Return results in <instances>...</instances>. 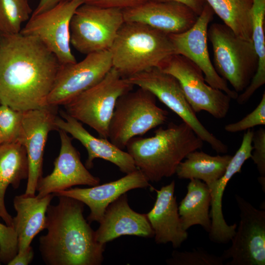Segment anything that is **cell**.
I'll use <instances>...</instances> for the list:
<instances>
[{"mask_svg":"<svg viewBox=\"0 0 265 265\" xmlns=\"http://www.w3.org/2000/svg\"><path fill=\"white\" fill-rule=\"evenodd\" d=\"M212 47L214 67L237 93L250 83L258 66L253 42L237 35L225 24L213 23L208 30Z\"/></svg>","mask_w":265,"mask_h":265,"instance_id":"6","label":"cell"},{"mask_svg":"<svg viewBox=\"0 0 265 265\" xmlns=\"http://www.w3.org/2000/svg\"><path fill=\"white\" fill-rule=\"evenodd\" d=\"M265 125V93L257 106L250 113L240 120L226 125L225 130L229 132H237L252 128Z\"/></svg>","mask_w":265,"mask_h":265,"instance_id":"32","label":"cell"},{"mask_svg":"<svg viewBox=\"0 0 265 265\" xmlns=\"http://www.w3.org/2000/svg\"><path fill=\"white\" fill-rule=\"evenodd\" d=\"M18 251L17 236L12 226L0 223V261L8 263Z\"/></svg>","mask_w":265,"mask_h":265,"instance_id":"33","label":"cell"},{"mask_svg":"<svg viewBox=\"0 0 265 265\" xmlns=\"http://www.w3.org/2000/svg\"><path fill=\"white\" fill-rule=\"evenodd\" d=\"M53 197V194L41 198L23 194L14 198L16 215L13 218L12 227L17 236V253L30 248L34 238L45 229L47 210Z\"/></svg>","mask_w":265,"mask_h":265,"instance_id":"23","label":"cell"},{"mask_svg":"<svg viewBox=\"0 0 265 265\" xmlns=\"http://www.w3.org/2000/svg\"><path fill=\"white\" fill-rule=\"evenodd\" d=\"M134 86L112 68L98 83L65 105L66 112L108 139V128L118 99Z\"/></svg>","mask_w":265,"mask_h":265,"instance_id":"7","label":"cell"},{"mask_svg":"<svg viewBox=\"0 0 265 265\" xmlns=\"http://www.w3.org/2000/svg\"><path fill=\"white\" fill-rule=\"evenodd\" d=\"M203 145V141L183 122H171L166 128L160 127L151 137H133L126 148L148 181L158 182L175 174L186 156Z\"/></svg>","mask_w":265,"mask_h":265,"instance_id":"3","label":"cell"},{"mask_svg":"<svg viewBox=\"0 0 265 265\" xmlns=\"http://www.w3.org/2000/svg\"><path fill=\"white\" fill-rule=\"evenodd\" d=\"M158 2L174 1L183 3L191 9L198 16L202 12L206 3L205 0H150Z\"/></svg>","mask_w":265,"mask_h":265,"instance_id":"36","label":"cell"},{"mask_svg":"<svg viewBox=\"0 0 265 265\" xmlns=\"http://www.w3.org/2000/svg\"><path fill=\"white\" fill-rule=\"evenodd\" d=\"M214 13L206 2L196 23L190 28L169 36L175 54L183 55L195 64L202 70L206 82L211 86L223 91L231 99H236L238 93L229 87L227 81L216 72L210 57L208 30Z\"/></svg>","mask_w":265,"mask_h":265,"instance_id":"14","label":"cell"},{"mask_svg":"<svg viewBox=\"0 0 265 265\" xmlns=\"http://www.w3.org/2000/svg\"><path fill=\"white\" fill-rule=\"evenodd\" d=\"M112 68L109 50L88 54L78 62L61 64L47 106H64L100 82Z\"/></svg>","mask_w":265,"mask_h":265,"instance_id":"11","label":"cell"},{"mask_svg":"<svg viewBox=\"0 0 265 265\" xmlns=\"http://www.w3.org/2000/svg\"><path fill=\"white\" fill-rule=\"evenodd\" d=\"M149 182L143 173L137 169L109 183L98 184L89 188H70L53 193V195L54 196H68L82 202L90 210L87 218L89 223L99 222L110 204L130 190L150 186Z\"/></svg>","mask_w":265,"mask_h":265,"instance_id":"18","label":"cell"},{"mask_svg":"<svg viewBox=\"0 0 265 265\" xmlns=\"http://www.w3.org/2000/svg\"><path fill=\"white\" fill-rule=\"evenodd\" d=\"M175 186L173 181L159 190L155 189V203L146 215L154 231L156 242H170L173 248H177L187 239L188 234L182 227L174 195Z\"/></svg>","mask_w":265,"mask_h":265,"instance_id":"22","label":"cell"},{"mask_svg":"<svg viewBox=\"0 0 265 265\" xmlns=\"http://www.w3.org/2000/svg\"><path fill=\"white\" fill-rule=\"evenodd\" d=\"M99 223L100 226L95 231V236L96 240L102 244L122 236H154L146 214L138 213L131 209L126 193L108 205Z\"/></svg>","mask_w":265,"mask_h":265,"instance_id":"21","label":"cell"},{"mask_svg":"<svg viewBox=\"0 0 265 265\" xmlns=\"http://www.w3.org/2000/svg\"><path fill=\"white\" fill-rule=\"evenodd\" d=\"M156 96L139 87L117 100L108 128V138L123 150L133 137L166 122L168 112L157 105Z\"/></svg>","mask_w":265,"mask_h":265,"instance_id":"5","label":"cell"},{"mask_svg":"<svg viewBox=\"0 0 265 265\" xmlns=\"http://www.w3.org/2000/svg\"><path fill=\"white\" fill-rule=\"evenodd\" d=\"M60 65L37 37L0 34V105L21 111L47 106Z\"/></svg>","mask_w":265,"mask_h":265,"instance_id":"1","label":"cell"},{"mask_svg":"<svg viewBox=\"0 0 265 265\" xmlns=\"http://www.w3.org/2000/svg\"><path fill=\"white\" fill-rule=\"evenodd\" d=\"M109 51L112 67L124 78L158 67L175 54L169 34L136 22H124Z\"/></svg>","mask_w":265,"mask_h":265,"instance_id":"4","label":"cell"},{"mask_svg":"<svg viewBox=\"0 0 265 265\" xmlns=\"http://www.w3.org/2000/svg\"><path fill=\"white\" fill-rule=\"evenodd\" d=\"M2 143V139H1V135H0V145Z\"/></svg>","mask_w":265,"mask_h":265,"instance_id":"39","label":"cell"},{"mask_svg":"<svg viewBox=\"0 0 265 265\" xmlns=\"http://www.w3.org/2000/svg\"><path fill=\"white\" fill-rule=\"evenodd\" d=\"M28 163L26 149L20 142L0 145V217L12 227L13 217L6 210L4 196L7 187L19 188L21 181L27 179Z\"/></svg>","mask_w":265,"mask_h":265,"instance_id":"24","label":"cell"},{"mask_svg":"<svg viewBox=\"0 0 265 265\" xmlns=\"http://www.w3.org/2000/svg\"><path fill=\"white\" fill-rule=\"evenodd\" d=\"M124 22L122 9L83 3L70 22V43L86 55L109 50Z\"/></svg>","mask_w":265,"mask_h":265,"instance_id":"8","label":"cell"},{"mask_svg":"<svg viewBox=\"0 0 265 265\" xmlns=\"http://www.w3.org/2000/svg\"><path fill=\"white\" fill-rule=\"evenodd\" d=\"M133 86L147 90L188 125L203 141L218 153H226L227 146L209 132L198 119L178 80L154 67L126 78Z\"/></svg>","mask_w":265,"mask_h":265,"instance_id":"9","label":"cell"},{"mask_svg":"<svg viewBox=\"0 0 265 265\" xmlns=\"http://www.w3.org/2000/svg\"><path fill=\"white\" fill-rule=\"evenodd\" d=\"M83 0L60 1L49 10L31 16L20 33L37 37L56 56L61 64L77 62L70 47V26Z\"/></svg>","mask_w":265,"mask_h":265,"instance_id":"12","label":"cell"},{"mask_svg":"<svg viewBox=\"0 0 265 265\" xmlns=\"http://www.w3.org/2000/svg\"><path fill=\"white\" fill-rule=\"evenodd\" d=\"M56 205L46 212L47 233L39 238V250L48 265H99L105 244L95 238V231L83 216L84 204L60 195Z\"/></svg>","mask_w":265,"mask_h":265,"instance_id":"2","label":"cell"},{"mask_svg":"<svg viewBox=\"0 0 265 265\" xmlns=\"http://www.w3.org/2000/svg\"><path fill=\"white\" fill-rule=\"evenodd\" d=\"M253 145L251 158L256 165L260 174L259 182L264 192L265 190V130L260 128L254 132Z\"/></svg>","mask_w":265,"mask_h":265,"instance_id":"34","label":"cell"},{"mask_svg":"<svg viewBox=\"0 0 265 265\" xmlns=\"http://www.w3.org/2000/svg\"><path fill=\"white\" fill-rule=\"evenodd\" d=\"M59 2V0H40L31 16H35L53 8Z\"/></svg>","mask_w":265,"mask_h":265,"instance_id":"38","label":"cell"},{"mask_svg":"<svg viewBox=\"0 0 265 265\" xmlns=\"http://www.w3.org/2000/svg\"><path fill=\"white\" fill-rule=\"evenodd\" d=\"M34 257V251L31 246L22 253L17 255L8 263V265H27L31 263Z\"/></svg>","mask_w":265,"mask_h":265,"instance_id":"37","label":"cell"},{"mask_svg":"<svg viewBox=\"0 0 265 265\" xmlns=\"http://www.w3.org/2000/svg\"><path fill=\"white\" fill-rule=\"evenodd\" d=\"M57 106L23 111V131L20 142L25 147L28 163V175L24 194L35 195L36 186L42 177L43 154L49 132L57 128L55 124Z\"/></svg>","mask_w":265,"mask_h":265,"instance_id":"15","label":"cell"},{"mask_svg":"<svg viewBox=\"0 0 265 265\" xmlns=\"http://www.w3.org/2000/svg\"><path fill=\"white\" fill-rule=\"evenodd\" d=\"M211 200L210 190L208 186L200 180H190L186 194L178 206L179 214L185 230L199 225L206 232H210Z\"/></svg>","mask_w":265,"mask_h":265,"instance_id":"26","label":"cell"},{"mask_svg":"<svg viewBox=\"0 0 265 265\" xmlns=\"http://www.w3.org/2000/svg\"><path fill=\"white\" fill-rule=\"evenodd\" d=\"M232 157L228 155L211 156L195 150L179 163L175 174L179 179L200 180L210 190L223 175Z\"/></svg>","mask_w":265,"mask_h":265,"instance_id":"25","label":"cell"},{"mask_svg":"<svg viewBox=\"0 0 265 265\" xmlns=\"http://www.w3.org/2000/svg\"><path fill=\"white\" fill-rule=\"evenodd\" d=\"M23 111L0 105V133L2 143L20 142L23 131Z\"/></svg>","mask_w":265,"mask_h":265,"instance_id":"30","label":"cell"},{"mask_svg":"<svg viewBox=\"0 0 265 265\" xmlns=\"http://www.w3.org/2000/svg\"><path fill=\"white\" fill-rule=\"evenodd\" d=\"M253 132L247 130L244 133L241 145L234 156H232L223 175L210 189L211 207L210 215L211 228L209 233L210 239L217 243H226L234 237L237 224L228 225L222 213V200L225 188L233 176L241 172L245 161L251 158Z\"/></svg>","mask_w":265,"mask_h":265,"instance_id":"20","label":"cell"},{"mask_svg":"<svg viewBox=\"0 0 265 265\" xmlns=\"http://www.w3.org/2000/svg\"><path fill=\"white\" fill-rule=\"evenodd\" d=\"M0 263H1V262H0Z\"/></svg>","mask_w":265,"mask_h":265,"instance_id":"41","label":"cell"},{"mask_svg":"<svg viewBox=\"0 0 265 265\" xmlns=\"http://www.w3.org/2000/svg\"><path fill=\"white\" fill-rule=\"evenodd\" d=\"M60 139L59 155L55 159L52 172L42 177L38 182L37 196L44 197L71 188L77 185L94 186L100 180L92 175L82 163L80 155L72 143L68 133L58 129Z\"/></svg>","mask_w":265,"mask_h":265,"instance_id":"16","label":"cell"},{"mask_svg":"<svg viewBox=\"0 0 265 265\" xmlns=\"http://www.w3.org/2000/svg\"><path fill=\"white\" fill-rule=\"evenodd\" d=\"M158 68L178 80L195 113L205 111L217 119L226 116L232 99L223 91L209 85L202 70L190 60L173 54L164 59Z\"/></svg>","mask_w":265,"mask_h":265,"instance_id":"10","label":"cell"},{"mask_svg":"<svg viewBox=\"0 0 265 265\" xmlns=\"http://www.w3.org/2000/svg\"><path fill=\"white\" fill-rule=\"evenodd\" d=\"M123 12L125 22L145 24L168 34L181 33L188 30L199 16L183 3L150 0L123 10Z\"/></svg>","mask_w":265,"mask_h":265,"instance_id":"17","label":"cell"},{"mask_svg":"<svg viewBox=\"0 0 265 265\" xmlns=\"http://www.w3.org/2000/svg\"><path fill=\"white\" fill-rule=\"evenodd\" d=\"M224 261L221 256L198 249L191 251H174L166 262L171 265H222Z\"/></svg>","mask_w":265,"mask_h":265,"instance_id":"31","label":"cell"},{"mask_svg":"<svg viewBox=\"0 0 265 265\" xmlns=\"http://www.w3.org/2000/svg\"><path fill=\"white\" fill-rule=\"evenodd\" d=\"M252 18V42L258 57V66L250 83L237 98L239 105L247 103L265 83V0H253Z\"/></svg>","mask_w":265,"mask_h":265,"instance_id":"27","label":"cell"},{"mask_svg":"<svg viewBox=\"0 0 265 265\" xmlns=\"http://www.w3.org/2000/svg\"><path fill=\"white\" fill-rule=\"evenodd\" d=\"M32 11L28 0H0V34L20 33Z\"/></svg>","mask_w":265,"mask_h":265,"instance_id":"29","label":"cell"},{"mask_svg":"<svg viewBox=\"0 0 265 265\" xmlns=\"http://www.w3.org/2000/svg\"><path fill=\"white\" fill-rule=\"evenodd\" d=\"M65 0H59V1H65Z\"/></svg>","mask_w":265,"mask_h":265,"instance_id":"40","label":"cell"},{"mask_svg":"<svg viewBox=\"0 0 265 265\" xmlns=\"http://www.w3.org/2000/svg\"><path fill=\"white\" fill-rule=\"evenodd\" d=\"M235 199L240 221L232 245L221 257L231 259L226 265H265V211L255 208L240 195Z\"/></svg>","mask_w":265,"mask_h":265,"instance_id":"13","label":"cell"},{"mask_svg":"<svg viewBox=\"0 0 265 265\" xmlns=\"http://www.w3.org/2000/svg\"><path fill=\"white\" fill-rule=\"evenodd\" d=\"M214 13L238 36L252 41L253 0H205Z\"/></svg>","mask_w":265,"mask_h":265,"instance_id":"28","label":"cell"},{"mask_svg":"<svg viewBox=\"0 0 265 265\" xmlns=\"http://www.w3.org/2000/svg\"><path fill=\"white\" fill-rule=\"evenodd\" d=\"M148 0H83V3L106 8L122 10L137 6Z\"/></svg>","mask_w":265,"mask_h":265,"instance_id":"35","label":"cell"},{"mask_svg":"<svg viewBox=\"0 0 265 265\" xmlns=\"http://www.w3.org/2000/svg\"><path fill=\"white\" fill-rule=\"evenodd\" d=\"M61 118L56 116L55 126L58 129L69 133L79 140L87 151L85 167L91 169L95 159L107 160L117 166L124 173L129 174L137 168L133 159L127 152L118 148L107 139L97 138L89 132L81 123L64 110L60 111Z\"/></svg>","mask_w":265,"mask_h":265,"instance_id":"19","label":"cell"}]
</instances>
